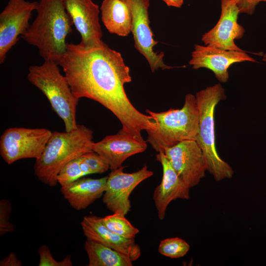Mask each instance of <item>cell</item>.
<instances>
[{"label": "cell", "instance_id": "19", "mask_svg": "<svg viewBox=\"0 0 266 266\" xmlns=\"http://www.w3.org/2000/svg\"><path fill=\"white\" fill-rule=\"evenodd\" d=\"M101 20L107 31L119 36H127L132 31L131 11L122 0H103L101 6Z\"/></svg>", "mask_w": 266, "mask_h": 266}, {"label": "cell", "instance_id": "22", "mask_svg": "<svg viewBox=\"0 0 266 266\" xmlns=\"http://www.w3.org/2000/svg\"><path fill=\"white\" fill-rule=\"evenodd\" d=\"M189 249V244L184 239L178 237L167 238L161 240L158 248L160 254L172 259L184 257Z\"/></svg>", "mask_w": 266, "mask_h": 266}, {"label": "cell", "instance_id": "23", "mask_svg": "<svg viewBox=\"0 0 266 266\" xmlns=\"http://www.w3.org/2000/svg\"><path fill=\"white\" fill-rule=\"evenodd\" d=\"M79 157L68 162L59 171L57 181L61 187L66 186L85 176L80 167Z\"/></svg>", "mask_w": 266, "mask_h": 266}, {"label": "cell", "instance_id": "20", "mask_svg": "<svg viewBox=\"0 0 266 266\" xmlns=\"http://www.w3.org/2000/svg\"><path fill=\"white\" fill-rule=\"evenodd\" d=\"M84 248L89 266H132L133 261L126 255L97 241L87 238Z\"/></svg>", "mask_w": 266, "mask_h": 266}, {"label": "cell", "instance_id": "5", "mask_svg": "<svg viewBox=\"0 0 266 266\" xmlns=\"http://www.w3.org/2000/svg\"><path fill=\"white\" fill-rule=\"evenodd\" d=\"M199 113V132L196 141L204 155L208 171L216 181L233 177L232 167L219 156L215 146L214 111L217 104L226 99L220 84L206 87L196 94Z\"/></svg>", "mask_w": 266, "mask_h": 266}, {"label": "cell", "instance_id": "29", "mask_svg": "<svg viewBox=\"0 0 266 266\" xmlns=\"http://www.w3.org/2000/svg\"><path fill=\"white\" fill-rule=\"evenodd\" d=\"M262 60L263 61L266 62V54H264L263 56V58H262Z\"/></svg>", "mask_w": 266, "mask_h": 266}, {"label": "cell", "instance_id": "10", "mask_svg": "<svg viewBox=\"0 0 266 266\" xmlns=\"http://www.w3.org/2000/svg\"><path fill=\"white\" fill-rule=\"evenodd\" d=\"M124 166L111 170L107 176L102 201L113 213L126 215L130 210V196L140 183L153 175V172L144 165L140 169L133 173L123 171Z\"/></svg>", "mask_w": 266, "mask_h": 266}, {"label": "cell", "instance_id": "26", "mask_svg": "<svg viewBox=\"0 0 266 266\" xmlns=\"http://www.w3.org/2000/svg\"><path fill=\"white\" fill-rule=\"evenodd\" d=\"M239 8L240 13L253 14L257 5L266 0H234Z\"/></svg>", "mask_w": 266, "mask_h": 266}, {"label": "cell", "instance_id": "9", "mask_svg": "<svg viewBox=\"0 0 266 266\" xmlns=\"http://www.w3.org/2000/svg\"><path fill=\"white\" fill-rule=\"evenodd\" d=\"M38 1L8 0L0 14V63L30 27L32 12L36 10Z\"/></svg>", "mask_w": 266, "mask_h": 266}, {"label": "cell", "instance_id": "14", "mask_svg": "<svg viewBox=\"0 0 266 266\" xmlns=\"http://www.w3.org/2000/svg\"><path fill=\"white\" fill-rule=\"evenodd\" d=\"M256 61L245 51L227 50L209 45H195L189 64L193 69L206 68L211 70L217 80L226 82L229 78L228 69L233 64Z\"/></svg>", "mask_w": 266, "mask_h": 266}, {"label": "cell", "instance_id": "12", "mask_svg": "<svg viewBox=\"0 0 266 266\" xmlns=\"http://www.w3.org/2000/svg\"><path fill=\"white\" fill-rule=\"evenodd\" d=\"M221 12L216 25L204 33L201 40L209 45L227 50L243 51L234 43L241 38L244 28L237 22L239 10L234 0H221Z\"/></svg>", "mask_w": 266, "mask_h": 266}, {"label": "cell", "instance_id": "6", "mask_svg": "<svg viewBox=\"0 0 266 266\" xmlns=\"http://www.w3.org/2000/svg\"><path fill=\"white\" fill-rule=\"evenodd\" d=\"M58 65L54 61L45 60L41 65L31 66L27 79L46 97L53 110L63 120L65 131H70L77 126L76 110L79 99L74 95Z\"/></svg>", "mask_w": 266, "mask_h": 266}, {"label": "cell", "instance_id": "4", "mask_svg": "<svg viewBox=\"0 0 266 266\" xmlns=\"http://www.w3.org/2000/svg\"><path fill=\"white\" fill-rule=\"evenodd\" d=\"M146 112L155 121V126L146 131L148 142L157 153L188 140H196L199 132V113L196 97L186 95L180 109L170 108L155 112Z\"/></svg>", "mask_w": 266, "mask_h": 266}, {"label": "cell", "instance_id": "18", "mask_svg": "<svg viewBox=\"0 0 266 266\" xmlns=\"http://www.w3.org/2000/svg\"><path fill=\"white\" fill-rule=\"evenodd\" d=\"M107 179V176L97 179L83 177L61 187V192L73 208L85 209L103 196Z\"/></svg>", "mask_w": 266, "mask_h": 266}, {"label": "cell", "instance_id": "11", "mask_svg": "<svg viewBox=\"0 0 266 266\" xmlns=\"http://www.w3.org/2000/svg\"><path fill=\"white\" fill-rule=\"evenodd\" d=\"M163 153L178 176L189 188L197 186L205 176L206 161L196 140L182 141L166 148Z\"/></svg>", "mask_w": 266, "mask_h": 266}, {"label": "cell", "instance_id": "8", "mask_svg": "<svg viewBox=\"0 0 266 266\" xmlns=\"http://www.w3.org/2000/svg\"><path fill=\"white\" fill-rule=\"evenodd\" d=\"M128 6L132 15V31L135 48L148 62L151 71L159 68L166 69L173 67L165 64L163 61L164 53L154 51V47L158 41L150 26L148 8L149 0H122Z\"/></svg>", "mask_w": 266, "mask_h": 266}, {"label": "cell", "instance_id": "7", "mask_svg": "<svg viewBox=\"0 0 266 266\" xmlns=\"http://www.w3.org/2000/svg\"><path fill=\"white\" fill-rule=\"evenodd\" d=\"M52 132L45 128L13 127L6 129L0 138V154L8 165L24 159H38Z\"/></svg>", "mask_w": 266, "mask_h": 266}, {"label": "cell", "instance_id": "28", "mask_svg": "<svg viewBox=\"0 0 266 266\" xmlns=\"http://www.w3.org/2000/svg\"><path fill=\"white\" fill-rule=\"evenodd\" d=\"M167 6L177 8L180 7L183 3V0H163Z\"/></svg>", "mask_w": 266, "mask_h": 266}, {"label": "cell", "instance_id": "3", "mask_svg": "<svg viewBox=\"0 0 266 266\" xmlns=\"http://www.w3.org/2000/svg\"><path fill=\"white\" fill-rule=\"evenodd\" d=\"M93 132L77 124L70 131H54L40 157L35 160L34 173L44 184L53 187L58 183L57 175L68 162L93 151Z\"/></svg>", "mask_w": 266, "mask_h": 266}, {"label": "cell", "instance_id": "17", "mask_svg": "<svg viewBox=\"0 0 266 266\" xmlns=\"http://www.w3.org/2000/svg\"><path fill=\"white\" fill-rule=\"evenodd\" d=\"M84 234L87 238L97 241L128 256L133 262L140 257L141 249L133 239L124 238L108 229L101 217L89 215L81 222Z\"/></svg>", "mask_w": 266, "mask_h": 266}, {"label": "cell", "instance_id": "25", "mask_svg": "<svg viewBox=\"0 0 266 266\" xmlns=\"http://www.w3.org/2000/svg\"><path fill=\"white\" fill-rule=\"evenodd\" d=\"M11 204L9 200L2 199L0 200V235L13 233L14 225L9 220L11 212Z\"/></svg>", "mask_w": 266, "mask_h": 266}, {"label": "cell", "instance_id": "21", "mask_svg": "<svg viewBox=\"0 0 266 266\" xmlns=\"http://www.w3.org/2000/svg\"><path fill=\"white\" fill-rule=\"evenodd\" d=\"M101 219L108 229L124 238L133 239L139 233V230L131 223L125 215L120 213H113Z\"/></svg>", "mask_w": 266, "mask_h": 266}, {"label": "cell", "instance_id": "16", "mask_svg": "<svg viewBox=\"0 0 266 266\" xmlns=\"http://www.w3.org/2000/svg\"><path fill=\"white\" fill-rule=\"evenodd\" d=\"M156 160L163 168V176L160 184L155 188L153 200L160 220L166 216L169 203L176 199L189 200V188L179 178L163 152L158 153Z\"/></svg>", "mask_w": 266, "mask_h": 266}, {"label": "cell", "instance_id": "27", "mask_svg": "<svg viewBox=\"0 0 266 266\" xmlns=\"http://www.w3.org/2000/svg\"><path fill=\"white\" fill-rule=\"evenodd\" d=\"M0 266H21V261L19 260L14 252H10L6 257L0 261Z\"/></svg>", "mask_w": 266, "mask_h": 266}, {"label": "cell", "instance_id": "13", "mask_svg": "<svg viewBox=\"0 0 266 266\" xmlns=\"http://www.w3.org/2000/svg\"><path fill=\"white\" fill-rule=\"evenodd\" d=\"M73 24L81 35L78 43L85 48L98 47L103 41L100 10L92 0H62Z\"/></svg>", "mask_w": 266, "mask_h": 266}, {"label": "cell", "instance_id": "24", "mask_svg": "<svg viewBox=\"0 0 266 266\" xmlns=\"http://www.w3.org/2000/svg\"><path fill=\"white\" fill-rule=\"evenodd\" d=\"M39 256L38 266H71L73 265L71 256L67 255L61 261L55 260L50 248L46 245H41L38 249Z\"/></svg>", "mask_w": 266, "mask_h": 266}, {"label": "cell", "instance_id": "1", "mask_svg": "<svg viewBox=\"0 0 266 266\" xmlns=\"http://www.w3.org/2000/svg\"><path fill=\"white\" fill-rule=\"evenodd\" d=\"M58 64L74 95L79 99L94 100L110 110L124 131L143 140L141 132L155 127L154 119L139 112L126 95L124 85L132 78L121 54L103 41L92 48L67 43L66 52Z\"/></svg>", "mask_w": 266, "mask_h": 266}, {"label": "cell", "instance_id": "2", "mask_svg": "<svg viewBox=\"0 0 266 266\" xmlns=\"http://www.w3.org/2000/svg\"><path fill=\"white\" fill-rule=\"evenodd\" d=\"M36 11L35 20L22 37L38 48L44 61L58 64L66 52V38L73 24L71 18L62 0H39Z\"/></svg>", "mask_w": 266, "mask_h": 266}, {"label": "cell", "instance_id": "15", "mask_svg": "<svg viewBox=\"0 0 266 266\" xmlns=\"http://www.w3.org/2000/svg\"><path fill=\"white\" fill-rule=\"evenodd\" d=\"M146 141L133 136L122 129L115 134L107 135L94 142L93 151L99 154L109 166L111 170L122 166L131 156L144 152Z\"/></svg>", "mask_w": 266, "mask_h": 266}]
</instances>
